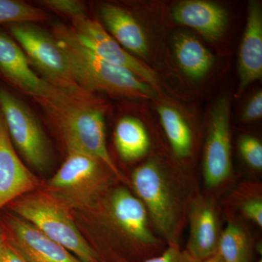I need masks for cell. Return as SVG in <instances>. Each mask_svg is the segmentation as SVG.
<instances>
[{"instance_id": "cell-1", "label": "cell", "mask_w": 262, "mask_h": 262, "mask_svg": "<svg viewBox=\"0 0 262 262\" xmlns=\"http://www.w3.org/2000/svg\"><path fill=\"white\" fill-rule=\"evenodd\" d=\"M130 184L157 234L167 246L180 245L189 206L199 193L195 179L153 158L133 171Z\"/></svg>"}, {"instance_id": "cell-2", "label": "cell", "mask_w": 262, "mask_h": 262, "mask_svg": "<svg viewBox=\"0 0 262 262\" xmlns=\"http://www.w3.org/2000/svg\"><path fill=\"white\" fill-rule=\"evenodd\" d=\"M106 238L144 261L163 252L167 244L155 232L145 207L125 184L110 188L93 208Z\"/></svg>"}, {"instance_id": "cell-3", "label": "cell", "mask_w": 262, "mask_h": 262, "mask_svg": "<svg viewBox=\"0 0 262 262\" xmlns=\"http://www.w3.org/2000/svg\"><path fill=\"white\" fill-rule=\"evenodd\" d=\"M54 126L67 151L85 153L102 161L119 182L128 180L108 151L103 110L94 98L64 94L51 99H36Z\"/></svg>"}, {"instance_id": "cell-4", "label": "cell", "mask_w": 262, "mask_h": 262, "mask_svg": "<svg viewBox=\"0 0 262 262\" xmlns=\"http://www.w3.org/2000/svg\"><path fill=\"white\" fill-rule=\"evenodd\" d=\"M53 36L67 58L72 77L87 92L103 91L146 100L156 96V90L135 74L103 61L82 46L72 27L56 24Z\"/></svg>"}, {"instance_id": "cell-5", "label": "cell", "mask_w": 262, "mask_h": 262, "mask_svg": "<svg viewBox=\"0 0 262 262\" xmlns=\"http://www.w3.org/2000/svg\"><path fill=\"white\" fill-rule=\"evenodd\" d=\"M7 207L10 212L32 224L81 261H103L99 253L77 228L74 210L43 187L19 196Z\"/></svg>"}, {"instance_id": "cell-6", "label": "cell", "mask_w": 262, "mask_h": 262, "mask_svg": "<svg viewBox=\"0 0 262 262\" xmlns=\"http://www.w3.org/2000/svg\"><path fill=\"white\" fill-rule=\"evenodd\" d=\"M117 183L120 182L102 161L81 151H70L61 168L44 182L43 188L74 211H91Z\"/></svg>"}, {"instance_id": "cell-7", "label": "cell", "mask_w": 262, "mask_h": 262, "mask_svg": "<svg viewBox=\"0 0 262 262\" xmlns=\"http://www.w3.org/2000/svg\"><path fill=\"white\" fill-rule=\"evenodd\" d=\"M10 31L30 63L44 76L45 80L71 94L93 97L91 93L76 82L67 58L53 35L31 23L13 24Z\"/></svg>"}, {"instance_id": "cell-8", "label": "cell", "mask_w": 262, "mask_h": 262, "mask_svg": "<svg viewBox=\"0 0 262 262\" xmlns=\"http://www.w3.org/2000/svg\"><path fill=\"white\" fill-rule=\"evenodd\" d=\"M0 111L12 143L24 159L39 171L46 170L51 163V148L32 110L21 100L0 87Z\"/></svg>"}, {"instance_id": "cell-9", "label": "cell", "mask_w": 262, "mask_h": 262, "mask_svg": "<svg viewBox=\"0 0 262 262\" xmlns=\"http://www.w3.org/2000/svg\"><path fill=\"white\" fill-rule=\"evenodd\" d=\"M203 175L205 187L211 194L232 179L230 103L227 97L217 101L211 113L203 155Z\"/></svg>"}, {"instance_id": "cell-10", "label": "cell", "mask_w": 262, "mask_h": 262, "mask_svg": "<svg viewBox=\"0 0 262 262\" xmlns=\"http://www.w3.org/2000/svg\"><path fill=\"white\" fill-rule=\"evenodd\" d=\"M72 24L77 39L95 55L111 64L130 71L154 89L158 88V77L154 71L131 56L97 20L83 15L72 18Z\"/></svg>"}, {"instance_id": "cell-11", "label": "cell", "mask_w": 262, "mask_h": 262, "mask_svg": "<svg viewBox=\"0 0 262 262\" xmlns=\"http://www.w3.org/2000/svg\"><path fill=\"white\" fill-rule=\"evenodd\" d=\"M0 229L28 262H83L24 219L7 212Z\"/></svg>"}, {"instance_id": "cell-12", "label": "cell", "mask_w": 262, "mask_h": 262, "mask_svg": "<svg viewBox=\"0 0 262 262\" xmlns=\"http://www.w3.org/2000/svg\"><path fill=\"white\" fill-rule=\"evenodd\" d=\"M220 208L214 194L199 192L187 214L189 237L185 250L194 259L203 261L218 253L222 227Z\"/></svg>"}, {"instance_id": "cell-13", "label": "cell", "mask_w": 262, "mask_h": 262, "mask_svg": "<svg viewBox=\"0 0 262 262\" xmlns=\"http://www.w3.org/2000/svg\"><path fill=\"white\" fill-rule=\"evenodd\" d=\"M0 72L12 83L35 99H50L72 94L38 77L22 48L9 36L0 32ZM77 96V95H76Z\"/></svg>"}, {"instance_id": "cell-14", "label": "cell", "mask_w": 262, "mask_h": 262, "mask_svg": "<svg viewBox=\"0 0 262 262\" xmlns=\"http://www.w3.org/2000/svg\"><path fill=\"white\" fill-rule=\"evenodd\" d=\"M43 184L19 158L0 111V210L19 196L41 189Z\"/></svg>"}, {"instance_id": "cell-15", "label": "cell", "mask_w": 262, "mask_h": 262, "mask_svg": "<svg viewBox=\"0 0 262 262\" xmlns=\"http://www.w3.org/2000/svg\"><path fill=\"white\" fill-rule=\"evenodd\" d=\"M239 85L235 97L262 77V10L261 3H248L247 20L239 48Z\"/></svg>"}, {"instance_id": "cell-16", "label": "cell", "mask_w": 262, "mask_h": 262, "mask_svg": "<svg viewBox=\"0 0 262 262\" xmlns=\"http://www.w3.org/2000/svg\"><path fill=\"white\" fill-rule=\"evenodd\" d=\"M172 14L177 23L194 29L210 42H215L223 37L228 25L227 10L212 2H182L174 7Z\"/></svg>"}, {"instance_id": "cell-17", "label": "cell", "mask_w": 262, "mask_h": 262, "mask_svg": "<svg viewBox=\"0 0 262 262\" xmlns=\"http://www.w3.org/2000/svg\"><path fill=\"white\" fill-rule=\"evenodd\" d=\"M100 13L112 37L124 49L139 56H147L149 45L145 33L130 13L115 5L103 4Z\"/></svg>"}, {"instance_id": "cell-18", "label": "cell", "mask_w": 262, "mask_h": 262, "mask_svg": "<svg viewBox=\"0 0 262 262\" xmlns=\"http://www.w3.org/2000/svg\"><path fill=\"white\" fill-rule=\"evenodd\" d=\"M174 56L182 72L193 80H200L211 70L214 57L196 37L179 33L173 38Z\"/></svg>"}, {"instance_id": "cell-19", "label": "cell", "mask_w": 262, "mask_h": 262, "mask_svg": "<svg viewBox=\"0 0 262 262\" xmlns=\"http://www.w3.org/2000/svg\"><path fill=\"white\" fill-rule=\"evenodd\" d=\"M115 144L122 160L136 161L145 156L149 150V134L138 119L125 117L115 127Z\"/></svg>"}, {"instance_id": "cell-20", "label": "cell", "mask_w": 262, "mask_h": 262, "mask_svg": "<svg viewBox=\"0 0 262 262\" xmlns=\"http://www.w3.org/2000/svg\"><path fill=\"white\" fill-rule=\"evenodd\" d=\"M218 252L225 262H251L252 244L247 230L230 215L222 229Z\"/></svg>"}, {"instance_id": "cell-21", "label": "cell", "mask_w": 262, "mask_h": 262, "mask_svg": "<svg viewBox=\"0 0 262 262\" xmlns=\"http://www.w3.org/2000/svg\"><path fill=\"white\" fill-rule=\"evenodd\" d=\"M160 122L173 154L179 159L189 158L192 150V133L184 117L168 106H158Z\"/></svg>"}, {"instance_id": "cell-22", "label": "cell", "mask_w": 262, "mask_h": 262, "mask_svg": "<svg viewBox=\"0 0 262 262\" xmlns=\"http://www.w3.org/2000/svg\"><path fill=\"white\" fill-rule=\"evenodd\" d=\"M233 201L243 218L262 227V191L258 183L246 182L235 189Z\"/></svg>"}, {"instance_id": "cell-23", "label": "cell", "mask_w": 262, "mask_h": 262, "mask_svg": "<svg viewBox=\"0 0 262 262\" xmlns=\"http://www.w3.org/2000/svg\"><path fill=\"white\" fill-rule=\"evenodd\" d=\"M48 18L42 10L15 0H0V24L44 21Z\"/></svg>"}, {"instance_id": "cell-24", "label": "cell", "mask_w": 262, "mask_h": 262, "mask_svg": "<svg viewBox=\"0 0 262 262\" xmlns=\"http://www.w3.org/2000/svg\"><path fill=\"white\" fill-rule=\"evenodd\" d=\"M239 151L246 164L260 171L262 169V144L258 139L252 136H241L238 142Z\"/></svg>"}, {"instance_id": "cell-25", "label": "cell", "mask_w": 262, "mask_h": 262, "mask_svg": "<svg viewBox=\"0 0 262 262\" xmlns=\"http://www.w3.org/2000/svg\"><path fill=\"white\" fill-rule=\"evenodd\" d=\"M117 262H129L123 259L116 260ZM180 245H169L163 252L157 256L139 262H198Z\"/></svg>"}, {"instance_id": "cell-26", "label": "cell", "mask_w": 262, "mask_h": 262, "mask_svg": "<svg viewBox=\"0 0 262 262\" xmlns=\"http://www.w3.org/2000/svg\"><path fill=\"white\" fill-rule=\"evenodd\" d=\"M42 3L43 5L57 13L69 15L72 18L85 15L84 5L76 0H46Z\"/></svg>"}, {"instance_id": "cell-27", "label": "cell", "mask_w": 262, "mask_h": 262, "mask_svg": "<svg viewBox=\"0 0 262 262\" xmlns=\"http://www.w3.org/2000/svg\"><path fill=\"white\" fill-rule=\"evenodd\" d=\"M262 117V92L258 91L251 98L245 108L243 120L245 122H253Z\"/></svg>"}, {"instance_id": "cell-28", "label": "cell", "mask_w": 262, "mask_h": 262, "mask_svg": "<svg viewBox=\"0 0 262 262\" xmlns=\"http://www.w3.org/2000/svg\"><path fill=\"white\" fill-rule=\"evenodd\" d=\"M0 262H28L8 242L2 230L0 234Z\"/></svg>"}, {"instance_id": "cell-29", "label": "cell", "mask_w": 262, "mask_h": 262, "mask_svg": "<svg viewBox=\"0 0 262 262\" xmlns=\"http://www.w3.org/2000/svg\"><path fill=\"white\" fill-rule=\"evenodd\" d=\"M198 262H225L224 261L223 258L220 254V253H215L213 256L211 257L206 258V259L203 260V261H198Z\"/></svg>"}, {"instance_id": "cell-30", "label": "cell", "mask_w": 262, "mask_h": 262, "mask_svg": "<svg viewBox=\"0 0 262 262\" xmlns=\"http://www.w3.org/2000/svg\"><path fill=\"white\" fill-rule=\"evenodd\" d=\"M258 262H262L261 259H260Z\"/></svg>"}, {"instance_id": "cell-31", "label": "cell", "mask_w": 262, "mask_h": 262, "mask_svg": "<svg viewBox=\"0 0 262 262\" xmlns=\"http://www.w3.org/2000/svg\"><path fill=\"white\" fill-rule=\"evenodd\" d=\"M0 234H1V229H0Z\"/></svg>"}, {"instance_id": "cell-32", "label": "cell", "mask_w": 262, "mask_h": 262, "mask_svg": "<svg viewBox=\"0 0 262 262\" xmlns=\"http://www.w3.org/2000/svg\"><path fill=\"white\" fill-rule=\"evenodd\" d=\"M101 262H104V261H101Z\"/></svg>"}]
</instances>
